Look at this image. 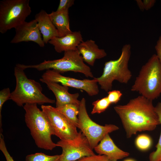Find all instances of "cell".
I'll list each match as a JSON object with an SVG mask.
<instances>
[{
  "label": "cell",
  "instance_id": "1",
  "mask_svg": "<svg viewBox=\"0 0 161 161\" xmlns=\"http://www.w3.org/2000/svg\"><path fill=\"white\" fill-rule=\"evenodd\" d=\"M114 108L121 120L128 138L138 132L152 131L160 124L152 100L142 95Z\"/></svg>",
  "mask_w": 161,
  "mask_h": 161
},
{
  "label": "cell",
  "instance_id": "2",
  "mask_svg": "<svg viewBox=\"0 0 161 161\" xmlns=\"http://www.w3.org/2000/svg\"><path fill=\"white\" fill-rule=\"evenodd\" d=\"M23 108L25 122L37 146L47 150L58 146L52 139V136L55 135L54 130L47 117L37 104H25Z\"/></svg>",
  "mask_w": 161,
  "mask_h": 161
},
{
  "label": "cell",
  "instance_id": "3",
  "mask_svg": "<svg viewBox=\"0 0 161 161\" xmlns=\"http://www.w3.org/2000/svg\"><path fill=\"white\" fill-rule=\"evenodd\" d=\"M14 75L16 84L14 90L11 93L10 99L18 106L27 104L43 105L45 103H53L55 100L50 99L42 92V88L38 82L29 79L24 70L16 66Z\"/></svg>",
  "mask_w": 161,
  "mask_h": 161
},
{
  "label": "cell",
  "instance_id": "4",
  "mask_svg": "<svg viewBox=\"0 0 161 161\" xmlns=\"http://www.w3.org/2000/svg\"><path fill=\"white\" fill-rule=\"evenodd\" d=\"M131 90L152 101L161 94V65L156 54L142 66Z\"/></svg>",
  "mask_w": 161,
  "mask_h": 161
},
{
  "label": "cell",
  "instance_id": "5",
  "mask_svg": "<svg viewBox=\"0 0 161 161\" xmlns=\"http://www.w3.org/2000/svg\"><path fill=\"white\" fill-rule=\"evenodd\" d=\"M131 48L130 44H125L122 49L119 57L116 60L106 62L101 75L94 78L100 86L101 89L106 92L111 90L113 82L115 80L122 83H128L132 76L128 68Z\"/></svg>",
  "mask_w": 161,
  "mask_h": 161
},
{
  "label": "cell",
  "instance_id": "6",
  "mask_svg": "<svg viewBox=\"0 0 161 161\" xmlns=\"http://www.w3.org/2000/svg\"><path fill=\"white\" fill-rule=\"evenodd\" d=\"M16 65L24 70L28 68H34L39 71L50 69L61 73L72 71L82 73L87 77L93 78L90 67L84 63L82 56L77 49L64 52L63 57L60 59L45 60L42 62L35 65L18 64Z\"/></svg>",
  "mask_w": 161,
  "mask_h": 161
},
{
  "label": "cell",
  "instance_id": "7",
  "mask_svg": "<svg viewBox=\"0 0 161 161\" xmlns=\"http://www.w3.org/2000/svg\"><path fill=\"white\" fill-rule=\"evenodd\" d=\"M29 0H3L0 1V32L4 34L25 21L31 14Z\"/></svg>",
  "mask_w": 161,
  "mask_h": 161
},
{
  "label": "cell",
  "instance_id": "8",
  "mask_svg": "<svg viewBox=\"0 0 161 161\" xmlns=\"http://www.w3.org/2000/svg\"><path fill=\"white\" fill-rule=\"evenodd\" d=\"M78 118V128L87 139L93 149L106 134L119 129L118 127L113 124H106L101 126L93 121L87 113L86 101L84 98L80 101Z\"/></svg>",
  "mask_w": 161,
  "mask_h": 161
},
{
  "label": "cell",
  "instance_id": "9",
  "mask_svg": "<svg viewBox=\"0 0 161 161\" xmlns=\"http://www.w3.org/2000/svg\"><path fill=\"white\" fill-rule=\"evenodd\" d=\"M56 143L62 150L58 161H76L83 157L95 154L87 139L81 131L74 139L60 140Z\"/></svg>",
  "mask_w": 161,
  "mask_h": 161
},
{
  "label": "cell",
  "instance_id": "10",
  "mask_svg": "<svg viewBox=\"0 0 161 161\" xmlns=\"http://www.w3.org/2000/svg\"><path fill=\"white\" fill-rule=\"evenodd\" d=\"M42 110L47 117L55 132L60 140H72L78 134L77 127L72 124L56 107L42 105Z\"/></svg>",
  "mask_w": 161,
  "mask_h": 161
},
{
  "label": "cell",
  "instance_id": "11",
  "mask_svg": "<svg viewBox=\"0 0 161 161\" xmlns=\"http://www.w3.org/2000/svg\"><path fill=\"white\" fill-rule=\"evenodd\" d=\"M42 78L50 81L60 83L63 86L84 90L90 96L97 95L99 89L97 80H79L64 76L60 72L53 69L47 70L42 76Z\"/></svg>",
  "mask_w": 161,
  "mask_h": 161
},
{
  "label": "cell",
  "instance_id": "12",
  "mask_svg": "<svg viewBox=\"0 0 161 161\" xmlns=\"http://www.w3.org/2000/svg\"><path fill=\"white\" fill-rule=\"evenodd\" d=\"M15 35L10 41L13 44L22 42H34L41 47H44L36 20L25 21L15 28Z\"/></svg>",
  "mask_w": 161,
  "mask_h": 161
},
{
  "label": "cell",
  "instance_id": "13",
  "mask_svg": "<svg viewBox=\"0 0 161 161\" xmlns=\"http://www.w3.org/2000/svg\"><path fill=\"white\" fill-rule=\"evenodd\" d=\"M40 80L45 83L49 89L54 94L56 99L55 107L69 103L80 104V101L78 100L79 94L69 93L68 92L69 87L42 78H40Z\"/></svg>",
  "mask_w": 161,
  "mask_h": 161
},
{
  "label": "cell",
  "instance_id": "14",
  "mask_svg": "<svg viewBox=\"0 0 161 161\" xmlns=\"http://www.w3.org/2000/svg\"><path fill=\"white\" fill-rule=\"evenodd\" d=\"M94 149L98 154L105 155L111 161H117L129 155V153L116 146L109 134H106Z\"/></svg>",
  "mask_w": 161,
  "mask_h": 161
},
{
  "label": "cell",
  "instance_id": "15",
  "mask_svg": "<svg viewBox=\"0 0 161 161\" xmlns=\"http://www.w3.org/2000/svg\"><path fill=\"white\" fill-rule=\"evenodd\" d=\"M83 41L80 31H75L61 37H55L48 43L54 47L55 51L61 53L71 50H77L78 47Z\"/></svg>",
  "mask_w": 161,
  "mask_h": 161
},
{
  "label": "cell",
  "instance_id": "16",
  "mask_svg": "<svg viewBox=\"0 0 161 161\" xmlns=\"http://www.w3.org/2000/svg\"><path fill=\"white\" fill-rule=\"evenodd\" d=\"M77 49L84 62L92 66H94L96 60L107 55L105 50L99 48L95 41L91 39L83 41L78 47Z\"/></svg>",
  "mask_w": 161,
  "mask_h": 161
},
{
  "label": "cell",
  "instance_id": "17",
  "mask_svg": "<svg viewBox=\"0 0 161 161\" xmlns=\"http://www.w3.org/2000/svg\"><path fill=\"white\" fill-rule=\"evenodd\" d=\"M35 18L37 22L45 44L47 43L55 37H60L58 32L53 24L49 14L45 10H41L35 15Z\"/></svg>",
  "mask_w": 161,
  "mask_h": 161
},
{
  "label": "cell",
  "instance_id": "18",
  "mask_svg": "<svg viewBox=\"0 0 161 161\" xmlns=\"http://www.w3.org/2000/svg\"><path fill=\"white\" fill-rule=\"evenodd\" d=\"M49 15L58 32L60 37L72 32L70 28L69 10L52 11Z\"/></svg>",
  "mask_w": 161,
  "mask_h": 161
},
{
  "label": "cell",
  "instance_id": "19",
  "mask_svg": "<svg viewBox=\"0 0 161 161\" xmlns=\"http://www.w3.org/2000/svg\"><path fill=\"white\" fill-rule=\"evenodd\" d=\"M79 105L69 103L56 107L57 110L77 128L78 127Z\"/></svg>",
  "mask_w": 161,
  "mask_h": 161
},
{
  "label": "cell",
  "instance_id": "20",
  "mask_svg": "<svg viewBox=\"0 0 161 161\" xmlns=\"http://www.w3.org/2000/svg\"><path fill=\"white\" fill-rule=\"evenodd\" d=\"M155 107V111L161 125V102H159ZM156 148L155 151L150 154L149 161H158L161 158V131Z\"/></svg>",
  "mask_w": 161,
  "mask_h": 161
},
{
  "label": "cell",
  "instance_id": "21",
  "mask_svg": "<svg viewBox=\"0 0 161 161\" xmlns=\"http://www.w3.org/2000/svg\"><path fill=\"white\" fill-rule=\"evenodd\" d=\"M60 155L50 156L42 153H36L27 155L25 161H58Z\"/></svg>",
  "mask_w": 161,
  "mask_h": 161
},
{
  "label": "cell",
  "instance_id": "22",
  "mask_svg": "<svg viewBox=\"0 0 161 161\" xmlns=\"http://www.w3.org/2000/svg\"><path fill=\"white\" fill-rule=\"evenodd\" d=\"M135 144L138 149L142 151H146L149 149L152 144L151 137L145 134L139 135L135 140Z\"/></svg>",
  "mask_w": 161,
  "mask_h": 161
},
{
  "label": "cell",
  "instance_id": "23",
  "mask_svg": "<svg viewBox=\"0 0 161 161\" xmlns=\"http://www.w3.org/2000/svg\"><path fill=\"white\" fill-rule=\"evenodd\" d=\"M111 104L107 96L95 101L92 103L93 107L91 114H93L103 112L107 109Z\"/></svg>",
  "mask_w": 161,
  "mask_h": 161
},
{
  "label": "cell",
  "instance_id": "24",
  "mask_svg": "<svg viewBox=\"0 0 161 161\" xmlns=\"http://www.w3.org/2000/svg\"><path fill=\"white\" fill-rule=\"evenodd\" d=\"M11 93L9 88L4 89L0 91V131L2 130L1 110L3 105L8 99H10Z\"/></svg>",
  "mask_w": 161,
  "mask_h": 161
},
{
  "label": "cell",
  "instance_id": "25",
  "mask_svg": "<svg viewBox=\"0 0 161 161\" xmlns=\"http://www.w3.org/2000/svg\"><path fill=\"white\" fill-rule=\"evenodd\" d=\"M107 96L111 104H116L120 100L122 95L121 92L119 90H113L109 91Z\"/></svg>",
  "mask_w": 161,
  "mask_h": 161
},
{
  "label": "cell",
  "instance_id": "26",
  "mask_svg": "<svg viewBox=\"0 0 161 161\" xmlns=\"http://www.w3.org/2000/svg\"><path fill=\"white\" fill-rule=\"evenodd\" d=\"M76 161H111L106 156L95 154L83 157Z\"/></svg>",
  "mask_w": 161,
  "mask_h": 161
},
{
  "label": "cell",
  "instance_id": "27",
  "mask_svg": "<svg viewBox=\"0 0 161 161\" xmlns=\"http://www.w3.org/2000/svg\"><path fill=\"white\" fill-rule=\"evenodd\" d=\"M0 150L4 155L6 161H14L7 148L2 132L0 133Z\"/></svg>",
  "mask_w": 161,
  "mask_h": 161
},
{
  "label": "cell",
  "instance_id": "28",
  "mask_svg": "<svg viewBox=\"0 0 161 161\" xmlns=\"http://www.w3.org/2000/svg\"><path fill=\"white\" fill-rule=\"evenodd\" d=\"M74 0H60L57 11L69 10L74 4Z\"/></svg>",
  "mask_w": 161,
  "mask_h": 161
},
{
  "label": "cell",
  "instance_id": "29",
  "mask_svg": "<svg viewBox=\"0 0 161 161\" xmlns=\"http://www.w3.org/2000/svg\"><path fill=\"white\" fill-rule=\"evenodd\" d=\"M155 49L157 53L156 55L161 65V35L157 41Z\"/></svg>",
  "mask_w": 161,
  "mask_h": 161
},
{
  "label": "cell",
  "instance_id": "30",
  "mask_svg": "<svg viewBox=\"0 0 161 161\" xmlns=\"http://www.w3.org/2000/svg\"><path fill=\"white\" fill-rule=\"evenodd\" d=\"M143 2L144 10H148L154 6L156 1L155 0H143Z\"/></svg>",
  "mask_w": 161,
  "mask_h": 161
},
{
  "label": "cell",
  "instance_id": "31",
  "mask_svg": "<svg viewBox=\"0 0 161 161\" xmlns=\"http://www.w3.org/2000/svg\"><path fill=\"white\" fill-rule=\"evenodd\" d=\"M136 1L138 7L140 10L141 11H143L144 10H145L143 1L141 0H136Z\"/></svg>",
  "mask_w": 161,
  "mask_h": 161
},
{
  "label": "cell",
  "instance_id": "32",
  "mask_svg": "<svg viewBox=\"0 0 161 161\" xmlns=\"http://www.w3.org/2000/svg\"><path fill=\"white\" fill-rule=\"evenodd\" d=\"M123 161H136L132 159H127L124 160Z\"/></svg>",
  "mask_w": 161,
  "mask_h": 161
},
{
  "label": "cell",
  "instance_id": "33",
  "mask_svg": "<svg viewBox=\"0 0 161 161\" xmlns=\"http://www.w3.org/2000/svg\"><path fill=\"white\" fill-rule=\"evenodd\" d=\"M158 161H161V160H159Z\"/></svg>",
  "mask_w": 161,
  "mask_h": 161
},
{
  "label": "cell",
  "instance_id": "34",
  "mask_svg": "<svg viewBox=\"0 0 161 161\" xmlns=\"http://www.w3.org/2000/svg\"><path fill=\"white\" fill-rule=\"evenodd\" d=\"M160 160H161V159H160Z\"/></svg>",
  "mask_w": 161,
  "mask_h": 161
}]
</instances>
